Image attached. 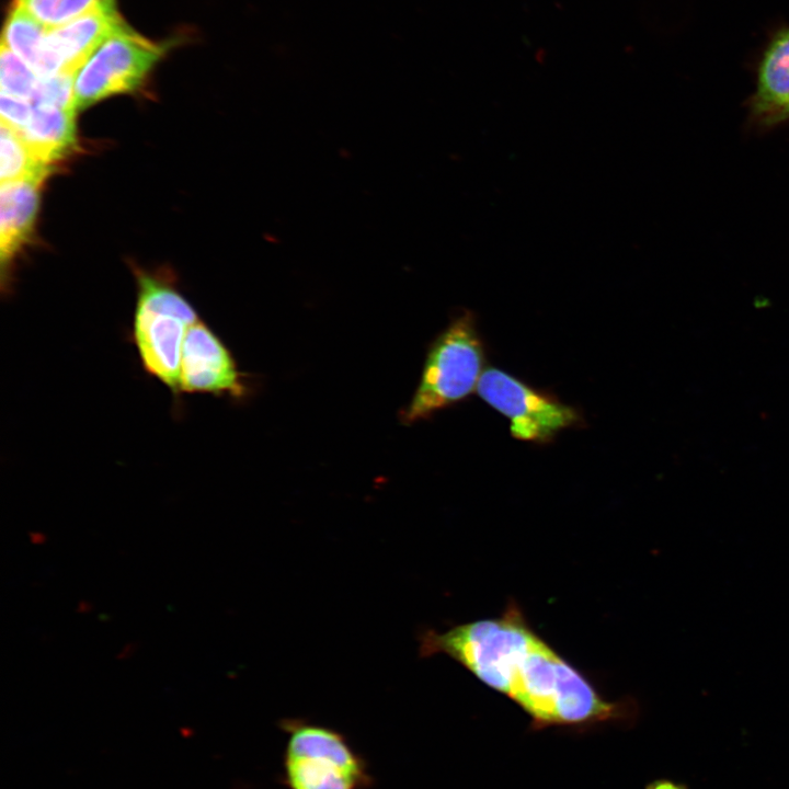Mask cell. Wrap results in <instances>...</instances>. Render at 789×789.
Here are the masks:
<instances>
[{
	"label": "cell",
	"mask_w": 789,
	"mask_h": 789,
	"mask_svg": "<svg viewBox=\"0 0 789 789\" xmlns=\"http://www.w3.org/2000/svg\"><path fill=\"white\" fill-rule=\"evenodd\" d=\"M287 734L284 780L289 789H366L370 782L364 758L333 728L304 719H284Z\"/></svg>",
	"instance_id": "277c9868"
},
{
	"label": "cell",
	"mask_w": 789,
	"mask_h": 789,
	"mask_svg": "<svg viewBox=\"0 0 789 789\" xmlns=\"http://www.w3.org/2000/svg\"><path fill=\"white\" fill-rule=\"evenodd\" d=\"M477 395L508 420L511 436L517 441L546 445L564 430L586 426L576 407L494 366L483 373Z\"/></svg>",
	"instance_id": "5b68a950"
},
{
	"label": "cell",
	"mask_w": 789,
	"mask_h": 789,
	"mask_svg": "<svg viewBox=\"0 0 789 789\" xmlns=\"http://www.w3.org/2000/svg\"><path fill=\"white\" fill-rule=\"evenodd\" d=\"M137 299L130 328L133 343L142 369L167 387L175 405L180 395V364L184 338L197 321L195 308L165 273L135 270Z\"/></svg>",
	"instance_id": "7a4b0ae2"
},
{
	"label": "cell",
	"mask_w": 789,
	"mask_h": 789,
	"mask_svg": "<svg viewBox=\"0 0 789 789\" xmlns=\"http://www.w3.org/2000/svg\"><path fill=\"white\" fill-rule=\"evenodd\" d=\"M54 167L37 157L24 138L10 126L0 128V180L1 183L26 180H45Z\"/></svg>",
	"instance_id": "4fadbf2b"
},
{
	"label": "cell",
	"mask_w": 789,
	"mask_h": 789,
	"mask_svg": "<svg viewBox=\"0 0 789 789\" xmlns=\"http://www.w3.org/2000/svg\"><path fill=\"white\" fill-rule=\"evenodd\" d=\"M45 180L26 179L1 183L0 259L2 279L10 262L31 238Z\"/></svg>",
	"instance_id": "30bf717a"
},
{
	"label": "cell",
	"mask_w": 789,
	"mask_h": 789,
	"mask_svg": "<svg viewBox=\"0 0 789 789\" xmlns=\"http://www.w3.org/2000/svg\"><path fill=\"white\" fill-rule=\"evenodd\" d=\"M78 610L81 613L89 610V604L87 602H80Z\"/></svg>",
	"instance_id": "ffe728a7"
},
{
	"label": "cell",
	"mask_w": 789,
	"mask_h": 789,
	"mask_svg": "<svg viewBox=\"0 0 789 789\" xmlns=\"http://www.w3.org/2000/svg\"><path fill=\"white\" fill-rule=\"evenodd\" d=\"M122 24L124 21L115 8H106L57 27H47L45 54L49 76H75L98 46Z\"/></svg>",
	"instance_id": "ba28073f"
},
{
	"label": "cell",
	"mask_w": 789,
	"mask_h": 789,
	"mask_svg": "<svg viewBox=\"0 0 789 789\" xmlns=\"http://www.w3.org/2000/svg\"><path fill=\"white\" fill-rule=\"evenodd\" d=\"M748 119L758 129L789 121V26L776 32L758 62Z\"/></svg>",
	"instance_id": "9c48e42d"
},
{
	"label": "cell",
	"mask_w": 789,
	"mask_h": 789,
	"mask_svg": "<svg viewBox=\"0 0 789 789\" xmlns=\"http://www.w3.org/2000/svg\"><path fill=\"white\" fill-rule=\"evenodd\" d=\"M420 656L445 654L480 682L506 695L537 728L630 719L633 701L605 699L594 684L529 625L512 599L498 617L419 637Z\"/></svg>",
	"instance_id": "6da1fadb"
},
{
	"label": "cell",
	"mask_w": 789,
	"mask_h": 789,
	"mask_svg": "<svg viewBox=\"0 0 789 789\" xmlns=\"http://www.w3.org/2000/svg\"><path fill=\"white\" fill-rule=\"evenodd\" d=\"M648 789H688L686 785L668 779H659L651 782Z\"/></svg>",
	"instance_id": "e0dca14e"
},
{
	"label": "cell",
	"mask_w": 789,
	"mask_h": 789,
	"mask_svg": "<svg viewBox=\"0 0 789 789\" xmlns=\"http://www.w3.org/2000/svg\"><path fill=\"white\" fill-rule=\"evenodd\" d=\"M488 364V347L477 316L462 310L431 342L420 382L401 412V421L412 424L427 420L477 393Z\"/></svg>",
	"instance_id": "3957f363"
},
{
	"label": "cell",
	"mask_w": 789,
	"mask_h": 789,
	"mask_svg": "<svg viewBox=\"0 0 789 789\" xmlns=\"http://www.w3.org/2000/svg\"><path fill=\"white\" fill-rule=\"evenodd\" d=\"M32 541L35 544H41L44 540V536L38 533H31Z\"/></svg>",
	"instance_id": "d6986e66"
},
{
	"label": "cell",
	"mask_w": 789,
	"mask_h": 789,
	"mask_svg": "<svg viewBox=\"0 0 789 789\" xmlns=\"http://www.w3.org/2000/svg\"><path fill=\"white\" fill-rule=\"evenodd\" d=\"M76 112L75 108L32 105L26 125L18 133L39 159L54 167L76 148Z\"/></svg>",
	"instance_id": "8fae6325"
},
{
	"label": "cell",
	"mask_w": 789,
	"mask_h": 789,
	"mask_svg": "<svg viewBox=\"0 0 789 789\" xmlns=\"http://www.w3.org/2000/svg\"><path fill=\"white\" fill-rule=\"evenodd\" d=\"M31 16L52 28L99 9L115 8L114 0H15Z\"/></svg>",
	"instance_id": "5bb4252c"
},
{
	"label": "cell",
	"mask_w": 789,
	"mask_h": 789,
	"mask_svg": "<svg viewBox=\"0 0 789 789\" xmlns=\"http://www.w3.org/2000/svg\"><path fill=\"white\" fill-rule=\"evenodd\" d=\"M39 80L41 78L23 60L1 45V93L28 102Z\"/></svg>",
	"instance_id": "9a60e30c"
},
{
	"label": "cell",
	"mask_w": 789,
	"mask_h": 789,
	"mask_svg": "<svg viewBox=\"0 0 789 789\" xmlns=\"http://www.w3.org/2000/svg\"><path fill=\"white\" fill-rule=\"evenodd\" d=\"M164 52L165 45L151 42L122 24L75 75L77 111L108 96L138 89Z\"/></svg>",
	"instance_id": "8992f818"
},
{
	"label": "cell",
	"mask_w": 789,
	"mask_h": 789,
	"mask_svg": "<svg viewBox=\"0 0 789 789\" xmlns=\"http://www.w3.org/2000/svg\"><path fill=\"white\" fill-rule=\"evenodd\" d=\"M136 647H137V643H135V642L127 643L124 647V649L121 651V653L117 654V659L128 658L135 651Z\"/></svg>",
	"instance_id": "ac0fdd59"
},
{
	"label": "cell",
	"mask_w": 789,
	"mask_h": 789,
	"mask_svg": "<svg viewBox=\"0 0 789 789\" xmlns=\"http://www.w3.org/2000/svg\"><path fill=\"white\" fill-rule=\"evenodd\" d=\"M0 113L1 123L19 132L26 125L32 113V105L27 101L1 93Z\"/></svg>",
	"instance_id": "2e32d148"
},
{
	"label": "cell",
	"mask_w": 789,
	"mask_h": 789,
	"mask_svg": "<svg viewBox=\"0 0 789 789\" xmlns=\"http://www.w3.org/2000/svg\"><path fill=\"white\" fill-rule=\"evenodd\" d=\"M211 395L237 401L251 393L249 377L220 336L199 318L186 331L180 364V395Z\"/></svg>",
	"instance_id": "52a82bcc"
},
{
	"label": "cell",
	"mask_w": 789,
	"mask_h": 789,
	"mask_svg": "<svg viewBox=\"0 0 789 789\" xmlns=\"http://www.w3.org/2000/svg\"><path fill=\"white\" fill-rule=\"evenodd\" d=\"M46 32V26L18 3H13L3 27L2 45L23 60L39 78H50L45 54Z\"/></svg>",
	"instance_id": "7c38bea8"
}]
</instances>
